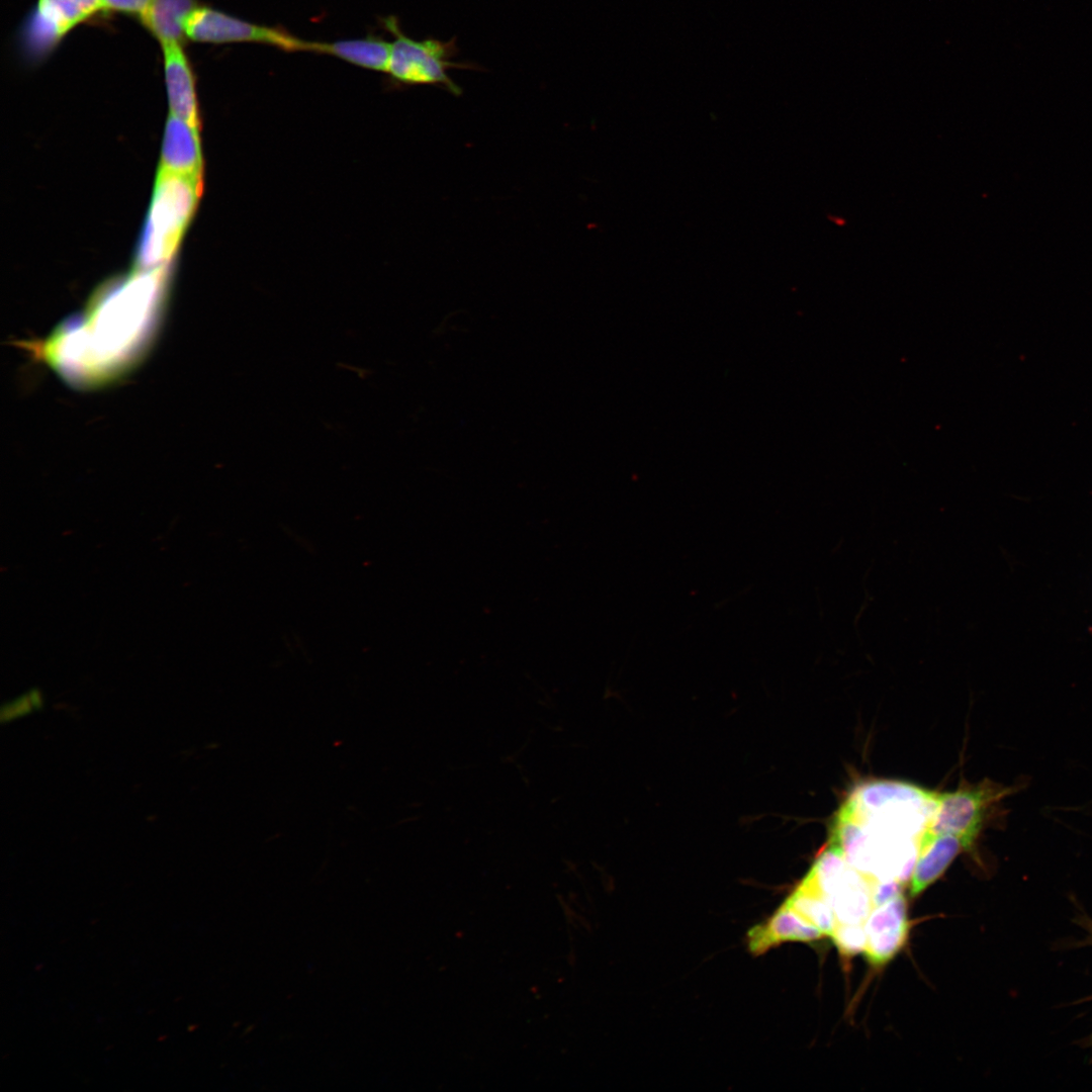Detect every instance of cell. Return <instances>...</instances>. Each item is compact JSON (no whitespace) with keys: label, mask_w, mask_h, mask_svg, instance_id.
I'll return each mask as SVG.
<instances>
[{"label":"cell","mask_w":1092,"mask_h":1092,"mask_svg":"<svg viewBox=\"0 0 1092 1092\" xmlns=\"http://www.w3.org/2000/svg\"><path fill=\"white\" fill-rule=\"evenodd\" d=\"M936 804L937 793L912 784H860L832 819L828 844L867 879L904 885L911 878Z\"/></svg>","instance_id":"6da1fadb"},{"label":"cell","mask_w":1092,"mask_h":1092,"mask_svg":"<svg viewBox=\"0 0 1092 1092\" xmlns=\"http://www.w3.org/2000/svg\"><path fill=\"white\" fill-rule=\"evenodd\" d=\"M202 182L159 170L139 241L136 269L167 266L195 211Z\"/></svg>","instance_id":"7a4b0ae2"},{"label":"cell","mask_w":1092,"mask_h":1092,"mask_svg":"<svg viewBox=\"0 0 1092 1092\" xmlns=\"http://www.w3.org/2000/svg\"><path fill=\"white\" fill-rule=\"evenodd\" d=\"M1028 787V778L1012 786L989 779L964 785L953 792L937 794V804L924 835L951 834L959 837L967 851H974L983 829L1004 816L1002 801Z\"/></svg>","instance_id":"3957f363"},{"label":"cell","mask_w":1092,"mask_h":1092,"mask_svg":"<svg viewBox=\"0 0 1092 1092\" xmlns=\"http://www.w3.org/2000/svg\"><path fill=\"white\" fill-rule=\"evenodd\" d=\"M383 24L394 36L387 72L400 83L434 85L459 96L462 88L451 79L448 71L484 70L475 63L452 61L459 54L456 37L447 41L432 37L416 40L402 32L395 17L385 18Z\"/></svg>","instance_id":"277c9868"},{"label":"cell","mask_w":1092,"mask_h":1092,"mask_svg":"<svg viewBox=\"0 0 1092 1092\" xmlns=\"http://www.w3.org/2000/svg\"><path fill=\"white\" fill-rule=\"evenodd\" d=\"M104 13L102 0H37L20 26L22 55L30 64H40L74 28Z\"/></svg>","instance_id":"5b68a950"},{"label":"cell","mask_w":1092,"mask_h":1092,"mask_svg":"<svg viewBox=\"0 0 1092 1092\" xmlns=\"http://www.w3.org/2000/svg\"><path fill=\"white\" fill-rule=\"evenodd\" d=\"M183 27L186 38L196 42H259L287 52L307 51V41L281 28L254 24L200 5L185 17Z\"/></svg>","instance_id":"8992f818"},{"label":"cell","mask_w":1092,"mask_h":1092,"mask_svg":"<svg viewBox=\"0 0 1092 1092\" xmlns=\"http://www.w3.org/2000/svg\"><path fill=\"white\" fill-rule=\"evenodd\" d=\"M863 926L866 959L875 966L885 965L900 951L908 937L907 903L903 894L874 907Z\"/></svg>","instance_id":"52a82bcc"},{"label":"cell","mask_w":1092,"mask_h":1092,"mask_svg":"<svg viewBox=\"0 0 1092 1092\" xmlns=\"http://www.w3.org/2000/svg\"><path fill=\"white\" fill-rule=\"evenodd\" d=\"M170 113L199 128V110L192 64L180 42L161 46Z\"/></svg>","instance_id":"ba28073f"},{"label":"cell","mask_w":1092,"mask_h":1092,"mask_svg":"<svg viewBox=\"0 0 1092 1092\" xmlns=\"http://www.w3.org/2000/svg\"><path fill=\"white\" fill-rule=\"evenodd\" d=\"M198 129L170 113L165 126L159 170L202 182V157Z\"/></svg>","instance_id":"9c48e42d"},{"label":"cell","mask_w":1092,"mask_h":1092,"mask_svg":"<svg viewBox=\"0 0 1092 1092\" xmlns=\"http://www.w3.org/2000/svg\"><path fill=\"white\" fill-rule=\"evenodd\" d=\"M825 936L796 912L782 904L771 916L747 932V947L753 956L788 941L812 942Z\"/></svg>","instance_id":"30bf717a"},{"label":"cell","mask_w":1092,"mask_h":1092,"mask_svg":"<svg viewBox=\"0 0 1092 1092\" xmlns=\"http://www.w3.org/2000/svg\"><path fill=\"white\" fill-rule=\"evenodd\" d=\"M962 850H966L965 845L954 835H923L910 878V895L915 897L934 883Z\"/></svg>","instance_id":"8fae6325"},{"label":"cell","mask_w":1092,"mask_h":1092,"mask_svg":"<svg viewBox=\"0 0 1092 1092\" xmlns=\"http://www.w3.org/2000/svg\"><path fill=\"white\" fill-rule=\"evenodd\" d=\"M871 882L849 863L828 902L839 923L863 924L874 908Z\"/></svg>","instance_id":"7c38bea8"},{"label":"cell","mask_w":1092,"mask_h":1092,"mask_svg":"<svg viewBox=\"0 0 1092 1092\" xmlns=\"http://www.w3.org/2000/svg\"><path fill=\"white\" fill-rule=\"evenodd\" d=\"M197 6V0H150L139 20L161 46L170 42L185 44L187 38L183 20Z\"/></svg>","instance_id":"4fadbf2b"},{"label":"cell","mask_w":1092,"mask_h":1092,"mask_svg":"<svg viewBox=\"0 0 1092 1092\" xmlns=\"http://www.w3.org/2000/svg\"><path fill=\"white\" fill-rule=\"evenodd\" d=\"M391 43L373 36L335 42H307V52L328 54L353 65L387 72Z\"/></svg>","instance_id":"5bb4252c"},{"label":"cell","mask_w":1092,"mask_h":1092,"mask_svg":"<svg viewBox=\"0 0 1092 1092\" xmlns=\"http://www.w3.org/2000/svg\"><path fill=\"white\" fill-rule=\"evenodd\" d=\"M783 904L824 935L830 937L832 934L837 920L831 905L822 896L798 884Z\"/></svg>","instance_id":"9a60e30c"},{"label":"cell","mask_w":1092,"mask_h":1092,"mask_svg":"<svg viewBox=\"0 0 1092 1092\" xmlns=\"http://www.w3.org/2000/svg\"><path fill=\"white\" fill-rule=\"evenodd\" d=\"M834 945L843 957H853L863 952L867 935L863 924L837 922L830 935Z\"/></svg>","instance_id":"2e32d148"},{"label":"cell","mask_w":1092,"mask_h":1092,"mask_svg":"<svg viewBox=\"0 0 1092 1092\" xmlns=\"http://www.w3.org/2000/svg\"><path fill=\"white\" fill-rule=\"evenodd\" d=\"M1077 923L1088 933L1085 944H1092V919L1089 916L1082 914L1077 919Z\"/></svg>","instance_id":"e0dca14e"},{"label":"cell","mask_w":1092,"mask_h":1092,"mask_svg":"<svg viewBox=\"0 0 1092 1092\" xmlns=\"http://www.w3.org/2000/svg\"><path fill=\"white\" fill-rule=\"evenodd\" d=\"M1086 1045L1092 1050V1034L1088 1036L1086 1040Z\"/></svg>","instance_id":"ac0fdd59"}]
</instances>
